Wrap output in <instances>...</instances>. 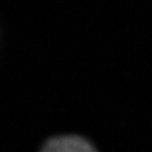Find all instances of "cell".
Listing matches in <instances>:
<instances>
[{
  "label": "cell",
  "mask_w": 152,
  "mask_h": 152,
  "mask_svg": "<svg viewBox=\"0 0 152 152\" xmlns=\"http://www.w3.org/2000/svg\"><path fill=\"white\" fill-rule=\"evenodd\" d=\"M42 152H96L86 140L77 136H62L48 141Z\"/></svg>",
  "instance_id": "1"
}]
</instances>
